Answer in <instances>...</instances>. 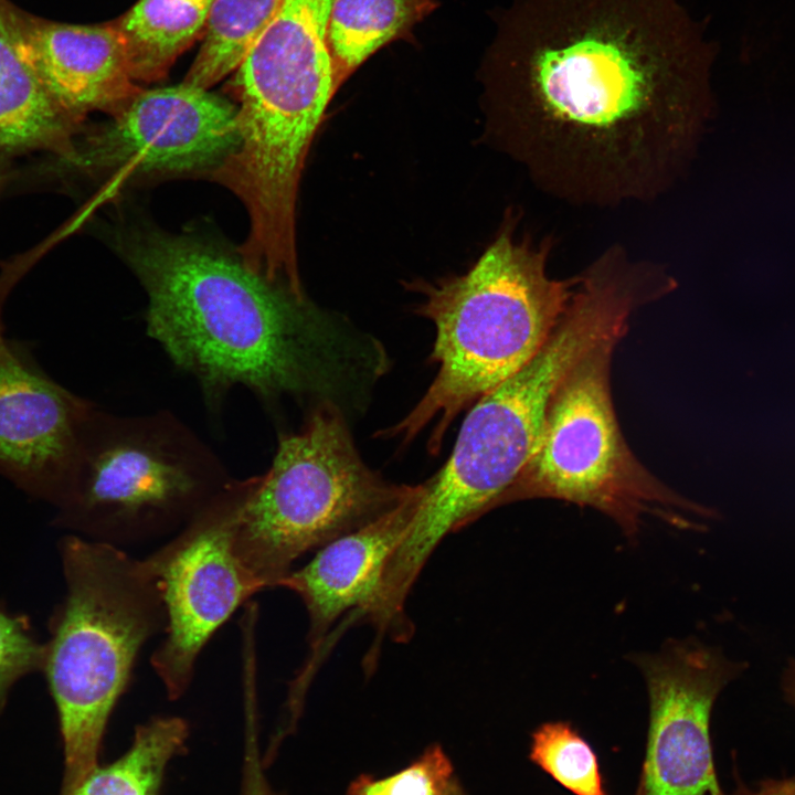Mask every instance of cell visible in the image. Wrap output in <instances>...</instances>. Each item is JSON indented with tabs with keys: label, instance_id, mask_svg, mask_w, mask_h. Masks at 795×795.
<instances>
[{
	"label": "cell",
	"instance_id": "obj_1",
	"mask_svg": "<svg viewBox=\"0 0 795 795\" xmlns=\"http://www.w3.org/2000/svg\"><path fill=\"white\" fill-rule=\"evenodd\" d=\"M718 54L681 0H512L481 66L487 132L560 201L650 202L717 115Z\"/></svg>",
	"mask_w": 795,
	"mask_h": 795
},
{
	"label": "cell",
	"instance_id": "obj_2",
	"mask_svg": "<svg viewBox=\"0 0 795 795\" xmlns=\"http://www.w3.org/2000/svg\"><path fill=\"white\" fill-rule=\"evenodd\" d=\"M119 247L147 294L149 337L211 404L236 385L266 402L331 390L341 344L304 295L191 236L142 229Z\"/></svg>",
	"mask_w": 795,
	"mask_h": 795
},
{
	"label": "cell",
	"instance_id": "obj_3",
	"mask_svg": "<svg viewBox=\"0 0 795 795\" xmlns=\"http://www.w3.org/2000/svg\"><path fill=\"white\" fill-rule=\"evenodd\" d=\"M515 231L510 218L465 274L423 288L418 310L436 328L438 370L389 436L410 442L434 424L428 444L436 452L457 414L528 363L564 315L577 275L550 277L553 239L521 241Z\"/></svg>",
	"mask_w": 795,
	"mask_h": 795
},
{
	"label": "cell",
	"instance_id": "obj_4",
	"mask_svg": "<svg viewBox=\"0 0 795 795\" xmlns=\"http://www.w3.org/2000/svg\"><path fill=\"white\" fill-rule=\"evenodd\" d=\"M637 304L616 279H580L559 324L519 371L479 398L463 422L442 469L424 483L410 537L434 550L448 534L497 507L533 454L552 396L592 348L623 338Z\"/></svg>",
	"mask_w": 795,
	"mask_h": 795
},
{
	"label": "cell",
	"instance_id": "obj_5",
	"mask_svg": "<svg viewBox=\"0 0 795 795\" xmlns=\"http://www.w3.org/2000/svg\"><path fill=\"white\" fill-rule=\"evenodd\" d=\"M60 550L66 592L51 619L41 670L59 717L65 794L98 765L108 720L137 657L163 634L167 617L144 559L72 533Z\"/></svg>",
	"mask_w": 795,
	"mask_h": 795
},
{
	"label": "cell",
	"instance_id": "obj_6",
	"mask_svg": "<svg viewBox=\"0 0 795 795\" xmlns=\"http://www.w3.org/2000/svg\"><path fill=\"white\" fill-rule=\"evenodd\" d=\"M233 479L173 414L118 416L95 406L55 523L118 548L172 536Z\"/></svg>",
	"mask_w": 795,
	"mask_h": 795
},
{
	"label": "cell",
	"instance_id": "obj_7",
	"mask_svg": "<svg viewBox=\"0 0 795 795\" xmlns=\"http://www.w3.org/2000/svg\"><path fill=\"white\" fill-rule=\"evenodd\" d=\"M414 487L369 468L326 401L299 432L280 436L269 469L254 476L234 551L263 590L276 587L301 556L393 509Z\"/></svg>",
	"mask_w": 795,
	"mask_h": 795
},
{
	"label": "cell",
	"instance_id": "obj_8",
	"mask_svg": "<svg viewBox=\"0 0 795 795\" xmlns=\"http://www.w3.org/2000/svg\"><path fill=\"white\" fill-rule=\"evenodd\" d=\"M622 338L603 340L569 371L549 405L536 449L497 506L552 498L594 508L635 537L645 516L681 529L708 509L670 489L628 447L614 411L611 365Z\"/></svg>",
	"mask_w": 795,
	"mask_h": 795
},
{
	"label": "cell",
	"instance_id": "obj_9",
	"mask_svg": "<svg viewBox=\"0 0 795 795\" xmlns=\"http://www.w3.org/2000/svg\"><path fill=\"white\" fill-rule=\"evenodd\" d=\"M254 477L231 484L171 538L142 558L160 590L166 628L150 665L171 700L189 689L201 650L263 587L234 551L236 522Z\"/></svg>",
	"mask_w": 795,
	"mask_h": 795
},
{
	"label": "cell",
	"instance_id": "obj_10",
	"mask_svg": "<svg viewBox=\"0 0 795 795\" xmlns=\"http://www.w3.org/2000/svg\"><path fill=\"white\" fill-rule=\"evenodd\" d=\"M648 689L650 720L639 785L643 795H718L710 716L721 690L743 670L697 642L634 658Z\"/></svg>",
	"mask_w": 795,
	"mask_h": 795
},
{
	"label": "cell",
	"instance_id": "obj_11",
	"mask_svg": "<svg viewBox=\"0 0 795 795\" xmlns=\"http://www.w3.org/2000/svg\"><path fill=\"white\" fill-rule=\"evenodd\" d=\"M239 145L237 108L181 83L140 89L91 137L83 159L124 177L210 174Z\"/></svg>",
	"mask_w": 795,
	"mask_h": 795
},
{
	"label": "cell",
	"instance_id": "obj_12",
	"mask_svg": "<svg viewBox=\"0 0 795 795\" xmlns=\"http://www.w3.org/2000/svg\"><path fill=\"white\" fill-rule=\"evenodd\" d=\"M95 405L36 362L0 322V474L56 508L72 479L82 434Z\"/></svg>",
	"mask_w": 795,
	"mask_h": 795
},
{
	"label": "cell",
	"instance_id": "obj_13",
	"mask_svg": "<svg viewBox=\"0 0 795 795\" xmlns=\"http://www.w3.org/2000/svg\"><path fill=\"white\" fill-rule=\"evenodd\" d=\"M424 484L396 507L326 544L304 566L276 585L299 596L308 614L310 657L294 685L306 689L325 651L326 637L339 618L368 622L389 558L404 538L423 497Z\"/></svg>",
	"mask_w": 795,
	"mask_h": 795
},
{
	"label": "cell",
	"instance_id": "obj_14",
	"mask_svg": "<svg viewBox=\"0 0 795 795\" xmlns=\"http://www.w3.org/2000/svg\"><path fill=\"white\" fill-rule=\"evenodd\" d=\"M21 53L50 93L74 116L115 114L139 91L115 25L68 24L18 10Z\"/></svg>",
	"mask_w": 795,
	"mask_h": 795
},
{
	"label": "cell",
	"instance_id": "obj_15",
	"mask_svg": "<svg viewBox=\"0 0 795 795\" xmlns=\"http://www.w3.org/2000/svg\"><path fill=\"white\" fill-rule=\"evenodd\" d=\"M18 8L0 0V147L47 148L76 156L81 118L45 87L19 45Z\"/></svg>",
	"mask_w": 795,
	"mask_h": 795
},
{
	"label": "cell",
	"instance_id": "obj_16",
	"mask_svg": "<svg viewBox=\"0 0 795 795\" xmlns=\"http://www.w3.org/2000/svg\"><path fill=\"white\" fill-rule=\"evenodd\" d=\"M215 0H138L115 23L135 82L163 77L204 29Z\"/></svg>",
	"mask_w": 795,
	"mask_h": 795
},
{
	"label": "cell",
	"instance_id": "obj_17",
	"mask_svg": "<svg viewBox=\"0 0 795 795\" xmlns=\"http://www.w3.org/2000/svg\"><path fill=\"white\" fill-rule=\"evenodd\" d=\"M435 0H335L327 45L337 86L385 43L405 34Z\"/></svg>",
	"mask_w": 795,
	"mask_h": 795
},
{
	"label": "cell",
	"instance_id": "obj_18",
	"mask_svg": "<svg viewBox=\"0 0 795 795\" xmlns=\"http://www.w3.org/2000/svg\"><path fill=\"white\" fill-rule=\"evenodd\" d=\"M189 725L179 717H156L137 727L130 748L92 770L62 795H158L166 767L184 748Z\"/></svg>",
	"mask_w": 795,
	"mask_h": 795
},
{
	"label": "cell",
	"instance_id": "obj_19",
	"mask_svg": "<svg viewBox=\"0 0 795 795\" xmlns=\"http://www.w3.org/2000/svg\"><path fill=\"white\" fill-rule=\"evenodd\" d=\"M283 0H215L183 83L209 89L242 64Z\"/></svg>",
	"mask_w": 795,
	"mask_h": 795
},
{
	"label": "cell",
	"instance_id": "obj_20",
	"mask_svg": "<svg viewBox=\"0 0 795 795\" xmlns=\"http://www.w3.org/2000/svg\"><path fill=\"white\" fill-rule=\"evenodd\" d=\"M530 760L574 795H607L594 750L566 722H548L532 733Z\"/></svg>",
	"mask_w": 795,
	"mask_h": 795
},
{
	"label": "cell",
	"instance_id": "obj_21",
	"mask_svg": "<svg viewBox=\"0 0 795 795\" xmlns=\"http://www.w3.org/2000/svg\"><path fill=\"white\" fill-rule=\"evenodd\" d=\"M451 761L435 745L403 771L375 782H360L351 795H443L453 781Z\"/></svg>",
	"mask_w": 795,
	"mask_h": 795
},
{
	"label": "cell",
	"instance_id": "obj_22",
	"mask_svg": "<svg viewBox=\"0 0 795 795\" xmlns=\"http://www.w3.org/2000/svg\"><path fill=\"white\" fill-rule=\"evenodd\" d=\"M44 645L32 635L25 618L0 610V714L12 686L29 672L41 670Z\"/></svg>",
	"mask_w": 795,
	"mask_h": 795
},
{
	"label": "cell",
	"instance_id": "obj_23",
	"mask_svg": "<svg viewBox=\"0 0 795 795\" xmlns=\"http://www.w3.org/2000/svg\"><path fill=\"white\" fill-rule=\"evenodd\" d=\"M243 795H273L258 759L255 720L247 721Z\"/></svg>",
	"mask_w": 795,
	"mask_h": 795
},
{
	"label": "cell",
	"instance_id": "obj_24",
	"mask_svg": "<svg viewBox=\"0 0 795 795\" xmlns=\"http://www.w3.org/2000/svg\"><path fill=\"white\" fill-rule=\"evenodd\" d=\"M718 795H795V777L783 780H767L755 788L739 786L733 793Z\"/></svg>",
	"mask_w": 795,
	"mask_h": 795
},
{
	"label": "cell",
	"instance_id": "obj_25",
	"mask_svg": "<svg viewBox=\"0 0 795 795\" xmlns=\"http://www.w3.org/2000/svg\"><path fill=\"white\" fill-rule=\"evenodd\" d=\"M782 688L787 701L795 707V660L788 662L783 672Z\"/></svg>",
	"mask_w": 795,
	"mask_h": 795
},
{
	"label": "cell",
	"instance_id": "obj_26",
	"mask_svg": "<svg viewBox=\"0 0 795 795\" xmlns=\"http://www.w3.org/2000/svg\"><path fill=\"white\" fill-rule=\"evenodd\" d=\"M443 795H465L457 781L453 778Z\"/></svg>",
	"mask_w": 795,
	"mask_h": 795
},
{
	"label": "cell",
	"instance_id": "obj_27",
	"mask_svg": "<svg viewBox=\"0 0 795 795\" xmlns=\"http://www.w3.org/2000/svg\"><path fill=\"white\" fill-rule=\"evenodd\" d=\"M636 795H643V789H642L640 785H638Z\"/></svg>",
	"mask_w": 795,
	"mask_h": 795
}]
</instances>
